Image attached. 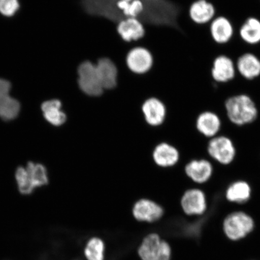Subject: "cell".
<instances>
[{
	"label": "cell",
	"mask_w": 260,
	"mask_h": 260,
	"mask_svg": "<svg viewBox=\"0 0 260 260\" xmlns=\"http://www.w3.org/2000/svg\"><path fill=\"white\" fill-rule=\"evenodd\" d=\"M84 11L118 24L123 19L136 18L143 24L179 29L180 6L168 0H82Z\"/></svg>",
	"instance_id": "1"
},
{
	"label": "cell",
	"mask_w": 260,
	"mask_h": 260,
	"mask_svg": "<svg viewBox=\"0 0 260 260\" xmlns=\"http://www.w3.org/2000/svg\"><path fill=\"white\" fill-rule=\"evenodd\" d=\"M228 118L237 125L249 124L257 118L258 109L251 98L246 94L231 96L225 102Z\"/></svg>",
	"instance_id": "2"
},
{
	"label": "cell",
	"mask_w": 260,
	"mask_h": 260,
	"mask_svg": "<svg viewBox=\"0 0 260 260\" xmlns=\"http://www.w3.org/2000/svg\"><path fill=\"white\" fill-rule=\"evenodd\" d=\"M255 227L254 220L243 211H235L228 215L223 222V231L227 238L239 241L251 233Z\"/></svg>",
	"instance_id": "3"
},
{
	"label": "cell",
	"mask_w": 260,
	"mask_h": 260,
	"mask_svg": "<svg viewBox=\"0 0 260 260\" xmlns=\"http://www.w3.org/2000/svg\"><path fill=\"white\" fill-rule=\"evenodd\" d=\"M78 85L81 92L90 97L102 96L105 93L98 75L96 64L90 60L80 63L77 69Z\"/></svg>",
	"instance_id": "4"
},
{
	"label": "cell",
	"mask_w": 260,
	"mask_h": 260,
	"mask_svg": "<svg viewBox=\"0 0 260 260\" xmlns=\"http://www.w3.org/2000/svg\"><path fill=\"white\" fill-rule=\"evenodd\" d=\"M125 63L132 73L141 76L149 73L153 68L154 58L148 49L136 47L126 54Z\"/></svg>",
	"instance_id": "5"
},
{
	"label": "cell",
	"mask_w": 260,
	"mask_h": 260,
	"mask_svg": "<svg viewBox=\"0 0 260 260\" xmlns=\"http://www.w3.org/2000/svg\"><path fill=\"white\" fill-rule=\"evenodd\" d=\"M139 253L143 260H170L171 248L157 235L152 234L144 239Z\"/></svg>",
	"instance_id": "6"
},
{
	"label": "cell",
	"mask_w": 260,
	"mask_h": 260,
	"mask_svg": "<svg viewBox=\"0 0 260 260\" xmlns=\"http://www.w3.org/2000/svg\"><path fill=\"white\" fill-rule=\"evenodd\" d=\"M207 151L211 158L224 165L232 164L236 154L232 140L222 136L211 139L208 144Z\"/></svg>",
	"instance_id": "7"
},
{
	"label": "cell",
	"mask_w": 260,
	"mask_h": 260,
	"mask_svg": "<svg viewBox=\"0 0 260 260\" xmlns=\"http://www.w3.org/2000/svg\"><path fill=\"white\" fill-rule=\"evenodd\" d=\"M181 206L188 216L202 215L207 209L206 194L199 188L187 190L181 198Z\"/></svg>",
	"instance_id": "8"
},
{
	"label": "cell",
	"mask_w": 260,
	"mask_h": 260,
	"mask_svg": "<svg viewBox=\"0 0 260 260\" xmlns=\"http://www.w3.org/2000/svg\"><path fill=\"white\" fill-rule=\"evenodd\" d=\"M96 68L101 83L105 90H112L118 86L119 71L115 61L103 57L97 60Z\"/></svg>",
	"instance_id": "9"
},
{
	"label": "cell",
	"mask_w": 260,
	"mask_h": 260,
	"mask_svg": "<svg viewBox=\"0 0 260 260\" xmlns=\"http://www.w3.org/2000/svg\"><path fill=\"white\" fill-rule=\"evenodd\" d=\"M141 110L145 121L152 126L161 125L167 117V107L164 103L157 98L150 97L145 100Z\"/></svg>",
	"instance_id": "10"
},
{
	"label": "cell",
	"mask_w": 260,
	"mask_h": 260,
	"mask_svg": "<svg viewBox=\"0 0 260 260\" xmlns=\"http://www.w3.org/2000/svg\"><path fill=\"white\" fill-rule=\"evenodd\" d=\"M164 213V210L160 205L146 198L138 200L133 208V216L142 222H155L160 219Z\"/></svg>",
	"instance_id": "11"
},
{
	"label": "cell",
	"mask_w": 260,
	"mask_h": 260,
	"mask_svg": "<svg viewBox=\"0 0 260 260\" xmlns=\"http://www.w3.org/2000/svg\"><path fill=\"white\" fill-rule=\"evenodd\" d=\"M234 61L225 55H220L214 60L211 68V76L217 83H224L232 81L236 76Z\"/></svg>",
	"instance_id": "12"
},
{
	"label": "cell",
	"mask_w": 260,
	"mask_h": 260,
	"mask_svg": "<svg viewBox=\"0 0 260 260\" xmlns=\"http://www.w3.org/2000/svg\"><path fill=\"white\" fill-rule=\"evenodd\" d=\"M116 31L125 42L139 41L146 34L144 24L139 19L132 18L120 21L117 25Z\"/></svg>",
	"instance_id": "13"
},
{
	"label": "cell",
	"mask_w": 260,
	"mask_h": 260,
	"mask_svg": "<svg viewBox=\"0 0 260 260\" xmlns=\"http://www.w3.org/2000/svg\"><path fill=\"white\" fill-rule=\"evenodd\" d=\"M185 173L194 183L203 184L212 176L213 168L209 161L205 159L188 162L184 168Z\"/></svg>",
	"instance_id": "14"
},
{
	"label": "cell",
	"mask_w": 260,
	"mask_h": 260,
	"mask_svg": "<svg viewBox=\"0 0 260 260\" xmlns=\"http://www.w3.org/2000/svg\"><path fill=\"white\" fill-rule=\"evenodd\" d=\"M152 155L155 164L161 168L174 167L180 160L178 149L167 142H161L156 146Z\"/></svg>",
	"instance_id": "15"
},
{
	"label": "cell",
	"mask_w": 260,
	"mask_h": 260,
	"mask_svg": "<svg viewBox=\"0 0 260 260\" xmlns=\"http://www.w3.org/2000/svg\"><path fill=\"white\" fill-rule=\"evenodd\" d=\"M210 31L211 38L216 43L225 44L233 37V25L230 19L225 16H218L211 21Z\"/></svg>",
	"instance_id": "16"
},
{
	"label": "cell",
	"mask_w": 260,
	"mask_h": 260,
	"mask_svg": "<svg viewBox=\"0 0 260 260\" xmlns=\"http://www.w3.org/2000/svg\"><path fill=\"white\" fill-rule=\"evenodd\" d=\"M188 14L195 24L203 25L212 21L216 14V9L207 0H197L190 5Z\"/></svg>",
	"instance_id": "17"
},
{
	"label": "cell",
	"mask_w": 260,
	"mask_h": 260,
	"mask_svg": "<svg viewBox=\"0 0 260 260\" xmlns=\"http://www.w3.org/2000/svg\"><path fill=\"white\" fill-rule=\"evenodd\" d=\"M236 68L245 79H255L260 76V59L252 53L243 54L237 60Z\"/></svg>",
	"instance_id": "18"
},
{
	"label": "cell",
	"mask_w": 260,
	"mask_h": 260,
	"mask_svg": "<svg viewBox=\"0 0 260 260\" xmlns=\"http://www.w3.org/2000/svg\"><path fill=\"white\" fill-rule=\"evenodd\" d=\"M198 131L207 138L216 137L220 131L221 121L218 115L210 111L201 113L196 121Z\"/></svg>",
	"instance_id": "19"
},
{
	"label": "cell",
	"mask_w": 260,
	"mask_h": 260,
	"mask_svg": "<svg viewBox=\"0 0 260 260\" xmlns=\"http://www.w3.org/2000/svg\"><path fill=\"white\" fill-rule=\"evenodd\" d=\"M42 112L45 119L52 125L60 126L66 122L67 117L61 110V103L58 100L47 101L42 104Z\"/></svg>",
	"instance_id": "20"
},
{
	"label": "cell",
	"mask_w": 260,
	"mask_h": 260,
	"mask_svg": "<svg viewBox=\"0 0 260 260\" xmlns=\"http://www.w3.org/2000/svg\"><path fill=\"white\" fill-rule=\"evenodd\" d=\"M251 193V187L247 182L237 181L227 188L226 198L230 202L242 204L249 200Z\"/></svg>",
	"instance_id": "21"
},
{
	"label": "cell",
	"mask_w": 260,
	"mask_h": 260,
	"mask_svg": "<svg viewBox=\"0 0 260 260\" xmlns=\"http://www.w3.org/2000/svg\"><path fill=\"white\" fill-rule=\"evenodd\" d=\"M239 35L245 43L254 45L260 43V20L255 17L246 19L240 28Z\"/></svg>",
	"instance_id": "22"
},
{
	"label": "cell",
	"mask_w": 260,
	"mask_h": 260,
	"mask_svg": "<svg viewBox=\"0 0 260 260\" xmlns=\"http://www.w3.org/2000/svg\"><path fill=\"white\" fill-rule=\"evenodd\" d=\"M25 168L27 171L29 181L34 188L48 184L47 171L43 165L29 162Z\"/></svg>",
	"instance_id": "23"
},
{
	"label": "cell",
	"mask_w": 260,
	"mask_h": 260,
	"mask_svg": "<svg viewBox=\"0 0 260 260\" xmlns=\"http://www.w3.org/2000/svg\"><path fill=\"white\" fill-rule=\"evenodd\" d=\"M20 105L17 100L10 95L0 96V118L5 121H11L18 116Z\"/></svg>",
	"instance_id": "24"
},
{
	"label": "cell",
	"mask_w": 260,
	"mask_h": 260,
	"mask_svg": "<svg viewBox=\"0 0 260 260\" xmlns=\"http://www.w3.org/2000/svg\"><path fill=\"white\" fill-rule=\"evenodd\" d=\"M105 245L102 240L93 238L89 240L85 249V255L88 260H103Z\"/></svg>",
	"instance_id": "25"
},
{
	"label": "cell",
	"mask_w": 260,
	"mask_h": 260,
	"mask_svg": "<svg viewBox=\"0 0 260 260\" xmlns=\"http://www.w3.org/2000/svg\"><path fill=\"white\" fill-rule=\"evenodd\" d=\"M15 178L19 191L24 194H29L35 188L29 181L27 170L24 167H19L16 171Z\"/></svg>",
	"instance_id": "26"
},
{
	"label": "cell",
	"mask_w": 260,
	"mask_h": 260,
	"mask_svg": "<svg viewBox=\"0 0 260 260\" xmlns=\"http://www.w3.org/2000/svg\"><path fill=\"white\" fill-rule=\"evenodd\" d=\"M19 8L18 0H0V13L5 16L14 15Z\"/></svg>",
	"instance_id": "27"
},
{
	"label": "cell",
	"mask_w": 260,
	"mask_h": 260,
	"mask_svg": "<svg viewBox=\"0 0 260 260\" xmlns=\"http://www.w3.org/2000/svg\"><path fill=\"white\" fill-rule=\"evenodd\" d=\"M11 84L9 81L0 79V96L9 95Z\"/></svg>",
	"instance_id": "28"
},
{
	"label": "cell",
	"mask_w": 260,
	"mask_h": 260,
	"mask_svg": "<svg viewBox=\"0 0 260 260\" xmlns=\"http://www.w3.org/2000/svg\"><path fill=\"white\" fill-rule=\"evenodd\" d=\"M124 1L130 2L133 1V0H124Z\"/></svg>",
	"instance_id": "29"
},
{
	"label": "cell",
	"mask_w": 260,
	"mask_h": 260,
	"mask_svg": "<svg viewBox=\"0 0 260 260\" xmlns=\"http://www.w3.org/2000/svg\"><path fill=\"white\" fill-rule=\"evenodd\" d=\"M146 1H154V0H146Z\"/></svg>",
	"instance_id": "30"
}]
</instances>
